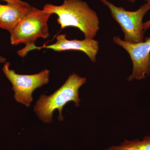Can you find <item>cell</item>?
<instances>
[{"instance_id":"1","label":"cell","mask_w":150,"mask_h":150,"mask_svg":"<svg viewBox=\"0 0 150 150\" xmlns=\"http://www.w3.org/2000/svg\"><path fill=\"white\" fill-rule=\"evenodd\" d=\"M43 9L57 16V23L61 29L76 28L83 33L85 38L93 39L99 30L96 12L82 0H64L59 6L47 4Z\"/></svg>"},{"instance_id":"2","label":"cell","mask_w":150,"mask_h":150,"mask_svg":"<svg viewBox=\"0 0 150 150\" xmlns=\"http://www.w3.org/2000/svg\"><path fill=\"white\" fill-rule=\"evenodd\" d=\"M86 81V78L74 73L54 93L49 96L41 95L34 106V111L38 118L45 123H51L53 121L54 111L57 110L59 113L58 119L63 121L62 110L68 103L73 101L76 107L79 106V89Z\"/></svg>"},{"instance_id":"3","label":"cell","mask_w":150,"mask_h":150,"mask_svg":"<svg viewBox=\"0 0 150 150\" xmlns=\"http://www.w3.org/2000/svg\"><path fill=\"white\" fill-rule=\"evenodd\" d=\"M52 14L31 7L27 14L10 33V41L13 45L24 43L27 49L33 45L38 38L46 39L50 35L48 19Z\"/></svg>"},{"instance_id":"4","label":"cell","mask_w":150,"mask_h":150,"mask_svg":"<svg viewBox=\"0 0 150 150\" xmlns=\"http://www.w3.org/2000/svg\"><path fill=\"white\" fill-rule=\"evenodd\" d=\"M107 6L112 18L121 26L124 33V40L130 43H139L144 41L143 18L150 10L146 2L134 11H126L122 7H117L107 0H100Z\"/></svg>"},{"instance_id":"5","label":"cell","mask_w":150,"mask_h":150,"mask_svg":"<svg viewBox=\"0 0 150 150\" xmlns=\"http://www.w3.org/2000/svg\"><path fill=\"white\" fill-rule=\"evenodd\" d=\"M10 63L6 62L2 71L12 85L15 99L18 102L30 106L33 100L32 94L36 88L48 83L50 71L45 69L38 74L32 75L19 74L10 69Z\"/></svg>"},{"instance_id":"6","label":"cell","mask_w":150,"mask_h":150,"mask_svg":"<svg viewBox=\"0 0 150 150\" xmlns=\"http://www.w3.org/2000/svg\"><path fill=\"white\" fill-rule=\"evenodd\" d=\"M113 42L124 48L129 54L133 63L132 74L128 78L129 81L144 79L150 74V36L145 41L130 43L122 40L119 36L112 38Z\"/></svg>"},{"instance_id":"7","label":"cell","mask_w":150,"mask_h":150,"mask_svg":"<svg viewBox=\"0 0 150 150\" xmlns=\"http://www.w3.org/2000/svg\"><path fill=\"white\" fill-rule=\"evenodd\" d=\"M47 48L54 51H76L83 52L93 63L96 61V56L99 51V42L93 39L85 38L82 40H69L65 34L57 35L56 41L51 45L38 47L33 45L29 48V51L35 49Z\"/></svg>"},{"instance_id":"8","label":"cell","mask_w":150,"mask_h":150,"mask_svg":"<svg viewBox=\"0 0 150 150\" xmlns=\"http://www.w3.org/2000/svg\"><path fill=\"white\" fill-rule=\"evenodd\" d=\"M12 4H0V28L11 33L31 8Z\"/></svg>"},{"instance_id":"9","label":"cell","mask_w":150,"mask_h":150,"mask_svg":"<svg viewBox=\"0 0 150 150\" xmlns=\"http://www.w3.org/2000/svg\"><path fill=\"white\" fill-rule=\"evenodd\" d=\"M105 150H150V135L142 140H125L120 145L112 146Z\"/></svg>"},{"instance_id":"10","label":"cell","mask_w":150,"mask_h":150,"mask_svg":"<svg viewBox=\"0 0 150 150\" xmlns=\"http://www.w3.org/2000/svg\"><path fill=\"white\" fill-rule=\"evenodd\" d=\"M3 1L6 2L7 4H12L17 5L25 6H30L28 3L21 1V0H3Z\"/></svg>"},{"instance_id":"11","label":"cell","mask_w":150,"mask_h":150,"mask_svg":"<svg viewBox=\"0 0 150 150\" xmlns=\"http://www.w3.org/2000/svg\"><path fill=\"white\" fill-rule=\"evenodd\" d=\"M145 1H146V2L149 3L150 6V0H145ZM143 26H144V31L149 29L150 28V19L149 20L146 21V22L144 23Z\"/></svg>"},{"instance_id":"12","label":"cell","mask_w":150,"mask_h":150,"mask_svg":"<svg viewBox=\"0 0 150 150\" xmlns=\"http://www.w3.org/2000/svg\"><path fill=\"white\" fill-rule=\"evenodd\" d=\"M6 62V59L5 57L0 56V64L1 63H5Z\"/></svg>"},{"instance_id":"13","label":"cell","mask_w":150,"mask_h":150,"mask_svg":"<svg viewBox=\"0 0 150 150\" xmlns=\"http://www.w3.org/2000/svg\"><path fill=\"white\" fill-rule=\"evenodd\" d=\"M130 2L132 3H134L136 2V1H137V0H128Z\"/></svg>"}]
</instances>
